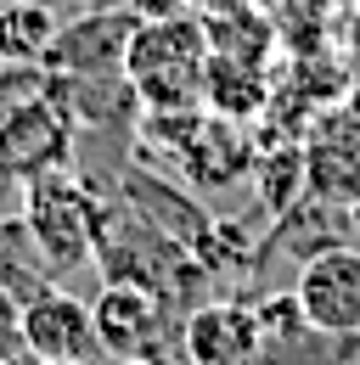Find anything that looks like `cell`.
<instances>
[{"instance_id": "cell-1", "label": "cell", "mask_w": 360, "mask_h": 365, "mask_svg": "<svg viewBox=\"0 0 360 365\" xmlns=\"http://www.w3.org/2000/svg\"><path fill=\"white\" fill-rule=\"evenodd\" d=\"M203 68H209V34L197 11L135 23L130 51H124V79L135 85L141 107H197Z\"/></svg>"}, {"instance_id": "cell-2", "label": "cell", "mask_w": 360, "mask_h": 365, "mask_svg": "<svg viewBox=\"0 0 360 365\" xmlns=\"http://www.w3.org/2000/svg\"><path fill=\"white\" fill-rule=\"evenodd\" d=\"M96 220H101V197L74 169H51L23 185V225L45 253L51 275L96 264Z\"/></svg>"}, {"instance_id": "cell-3", "label": "cell", "mask_w": 360, "mask_h": 365, "mask_svg": "<svg viewBox=\"0 0 360 365\" xmlns=\"http://www.w3.org/2000/svg\"><path fill=\"white\" fill-rule=\"evenodd\" d=\"M293 298L315 326V337H326V343L360 337V247H344V242L315 247L299 264Z\"/></svg>"}, {"instance_id": "cell-4", "label": "cell", "mask_w": 360, "mask_h": 365, "mask_svg": "<svg viewBox=\"0 0 360 365\" xmlns=\"http://www.w3.org/2000/svg\"><path fill=\"white\" fill-rule=\"evenodd\" d=\"M96 343L113 360H164V331H169V304L164 292L141 281H101L96 304Z\"/></svg>"}, {"instance_id": "cell-5", "label": "cell", "mask_w": 360, "mask_h": 365, "mask_svg": "<svg viewBox=\"0 0 360 365\" xmlns=\"http://www.w3.org/2000/svg\"><path fill=\"white\" fill-rule=\"evenodd\" d=\"M74 140H79V124L51 91L0 118V146L23 180L51 175V169H74Z\"/></svg>"}, {"instance_id": "cell-6", "label": "cell", "mask_w": 360, "mask_h": 365, "mask_svg": "<svg viewBox=\"0 0 360 365\" xmlns=\"http://www.w3.org/2000/svg\"><path fill=\"white\" fill-rule=\"evenodd\" d=\"M180 354L186 365H259L265 360V331L259 309L236 298H209L180 320Z\"/></svg>"}, {"instance_id": "cell-7", "label": "cell", "mask_w": 360, "mask_h": 365, "mask_svg": "<svg viewBox=\"0 0 360 365\" xmlns=\"http://www.w3.org/2000/svg\"><path fill=\"white\" fill-rule=\"evenodd\" d=\"M130 34H135L130 6H85L79 17H62L45 68L51 73H124Z\"/></svg>"}, {"instance_id": "cell-8", "label": "cell", "mask_w": 360, "mask_h": 365, "mask_svg": "<svg viewBox=\"0 0 360 365\" xmlns=\"http://www.w3.org/2000/svg\"><path fill=\"white\" fill-rule=\"evenodd\" d=\"M23 349L29 360H96L101 343H96L90 304L62 287H45L40 298L23 304Z\"/></svg>"}, {"instance_id": "cell-9", "label": "cell", "mask_w": 360, "mask_h": 365, "mask_svg": "<svg viewBox=\"0 0 360 365\" xmlns=\"http://www.w3.org/2000/svg\"><path fill=\"white\" fill-rule=\"evenodd\" d=\"M265 101H270L265 62L209 51V68H203V107H214V118H254Z\"/></svg>"}, {"instance_id": "cell-10", "label": "cell", "mask_w": 360, "mask_h": 365, "mask_svg": "<svg viewBox=\"0 0 360 365\" xmlns=\"http://www.w3.org/2000/svg\"><path fill=\"white\" fill-rule=\"evenodd\" d=\"M0 287H6L17 304H29V298H40L45 287H56L45 253L34 247V236H29V225H23V214L0 220Z\"/></svg>"}, {"instance_id": "cell-11", "label": "cell", "mask_w": 360, "mask_h": 365, "mask_svg": "<svg viewBox=\"0 0 360 365\" xmlns=\"http://www.w3.org/2000/svg\"><path fill=\"white\" fill-rule=\"evenodd\" d=\"M56 29L62 17L29 6V0H0V56L6 62H45L56 46Z\"/></svg>"}, {"instance_id": "cell-12", "label": "cell", "mask_w": 360, "mask_h": 365, "mask_svg": "<svg viewBox=\"0 0 360 365\" xmlns=\"http://www.w3.org/2000/svg\"><path fill=\"white\" fill-rule=\"evenodd\" d=\"M45 91H51V68L45 62H0V118Z\"/></svg>"}, {"instance_id": "cell-13", "label": "cell", "mask_w": 360, "mask_h": 365, "mask_svg": "<svg viewBox=\"0 0 360 365\" xmlns=\"http://www.w3.org/2000/svg\"><path fill=\"white\" fill-rule=\"evenodd\" d=\"M23 304L0 287V360H23Z\"/></svg>"}, {"instance_id": "cell-14", "label": "cell", "mask_w": 360, "mask_h": 365, "mask_svg": "<svg viewBox=\"0 0 360 365\" xmlns=\"http://www.w3.org/2000/svg\"><path fill=\"white\" fill-rule=\"evenodd\" d=\"M23 175L11 169V158H6V146H0V220H11V214H23Z\"/></svg>"}, {"instance_id": "cell-15", "label": "cell", "mask_w": 360, "mask_h": 365, "mask_svg": "<svg viewBox=\"0 0 360 365\" xmlns=\"http://www.w3.org/2000/svg\"><path fill=\"white\" fill-rule=\"evenodd\" d=\"M135 11V23H158V17H180V11H191V0H124Z\"/></svg>"}, {"instance_id": "cell-16", "label": "cell", "mask_w": 360, "mask_h": 365, "mask_svg": "<svg viewBox=\"0 0 360 365\" xmlns=\"http://www.w3.org/2000/svg\"><path fill=\"white\" fill-rule=\"evenodd\" d=\"M29 6H45V11H56V17H74V11H85L90 0H29Z\"/></svg>"}, {"instance_id": "cell-17", "label": "cell", "mask_w": 360, "mask_h": 365, "mask_svg": "<svg viewBox=\"0 0 360 365\" xmlns=\"http://www.w3.org/2000/svg\"><path fill=\"white\" fill-rule=\"evenodd\" d=\"M248 6H259V11H270V17H281V6H287V0H248Z\"/></svg>"}, {"instance_id": "cell-18", "label": "cell", "mask_w": 360, "mask_h": 365, "mask_svg": "<svg viewBox=\"0 0 360 365\" xmlns=\"http://www.w3.org/2000/svg\"><path fill=\"white\" fill-rule=\"evenodd\" d=\"M119 365H169V360H119Z\"/></svg>"}, {"instance_id": "cell-19", "label": "cell", "mask_w": 360, "mask_h": 365, "mask_svg": "<svg viewBox=\"0 0 360 365\" xmlns=\"http://www.w3.org/2000/svg\"><path fill=\"white\" fill-rule=\"evenodd\" d=\"M40 365H90V360H40Z\"/></svg>"}, {"instance_id": "cell-20", "label": "cell", "mask_w": 360, "mask_h": 365, "mask_svg": "<svg viewBox=\"0 0 360 365\" xmlns=\"http://www.w3.org/2000/svg\"><path fill=\"white\" fill-rule=\"evenodd\" d=\"M0 62H6V56H0Z\"/></svg>"}]
</instances>
